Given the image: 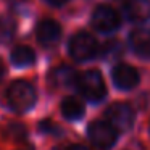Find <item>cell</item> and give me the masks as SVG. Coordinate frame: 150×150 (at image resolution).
<instances>
[{"instance_id":"obj_1","label":"cell","mask_w":150,"mask_h":150,"mask_svg":"<svg viewBox=\"0 0 150 150\" xmlns=\"http://www.w3.org/2000/svg\"><path fill=\"white\" fill-rule=\"evenodd\" d=\"M7 105L13 113L24 115L36 107L37 92L28 81H13L5 92Z\"/></svg>"},{"instance_id":"obj_2","label":"cell","mask_w":150,"mask_h":150,"mask_svg":"<svg viewBox=\"0 0 150 150\" xmlns=\"http://www.w3.org/2000/svg\"><path fill=\"white\" fill-rule=\"evenodd\" d=\"M74 87L79 91V94L89 102H102L107 95V86H105L103 76L97 69H87V71L78 74Z\"/></svg>"},{"instance_id":"obj_3","label":"cell","mask_w":150,"mask_h":150,"mask_svg":"<svg viewBox=\"0 0 150 150\" xmlns=\"http://www.w3.org/2000/svg\"><path fill=\"white\" fill-rule=\"evenodd\" d=\"M87 137L97 149L110 150L118 140V131L108 121H92L87 127Z\"/></svg>"},{"instance_id":"obj_4","label":"cell","mask_w":150,"mask_h":150,"mask_svg":"<svg viewBox=\"0 0 150 150\" xmlns=\"http://www.w3.org/2000/svg\"><path fill=\"white\" fill-rule=\"evenodd\" d=\"M68 50L73 60H76V62H87V60L94 58L97 55L98 45H97V40L89 33H78L71 37Z\"/></svg>"},{"instance_id":"obj_5","label":"cell","mask_w":150,"mask_h":150,"mask_svg":"<svg viewBox=\"0 0 150 150\" xmlns=\"http://www.w3.org/2000/svg\"><path fill=\"white\" fill-rule=\"evenodd\" d=\"M105 118L116 131H127L134 123V110L127 103L116 102L105 110Z\"/></svg>"},{"instance_id":"obj_6","label":"cell","mask_w":150,"mask_h":150,"mask_svg":"<svg viewBox=\"0 0 150 150\" xmlns=\"http://www.w3.org/2000/svg\"><path fill=\"white\" fill-rule=\"evenodd\" d=\"M120 23V15L108 5H100L92 13V24L95 29L102 31V33H111V31L118 29Z\"/></svg>"},{"instance_id":"obj_7","label":"cell","mask_w":150,"mask_h":150,"mask_svg":"<svg viewBox=\"0 0 150 150\" xmlns=\"http://www.w3.org/2000/svg\"><path fill=\"white\" fill-rule=\"evenodd\" d=\"M111 79H113L115 86L118 89H121V91H129V89H134L139 84V73L132 66L120 63L111 71Z\"/></svg>"},{"instance_id":"obj_8","label":"cell","mask_w":150,"mask_h":150,"mask_svg":"<svg viewBox=\"0 0 150 150\" xmlns=\"http://www.w3.org/2000/svg\"><path fill=\"white\" fill-rule=\"evenodd\" d=\"M37 40L45 47H52L62 37V26L53 20H44L37 24Z\"/></svg>"},{"instance_id":"obj_9","label":"cell","mask_w":150,"mask_h":150,"mask_svg":"<svg viewBox=\"0 0 150 150\" xmlns=\"http://www.w3.org/2000/svg\"><path fill=\"white\" fill-rule=\"evenodd\" d=\"M76 78L78 73L71 68V66L62 65L58 68L52 69V73L49 74V81L55 87H71L76 84Z\"/></svg>"},{"instance_id":"obj_10","label":"cell","mask_w":150,"mask_h":150,"mask_svg":"<svg viewBox=\"0 0 150 150\" xmlns=\"http://www.w3.org/2000/svg\"><path fill=\"white\" fill-rule=\"evenodd\" d=\"M124 13L131 21H144L150 16V0H127L124 4Z\"/></svg>"},{"instance_id":"obj_11","label":"cell","mask_w":150,"mask_h":150,"mask_svg":"<svg viewBox=\"0 0 150 150\" xmlns=\"http://www.w3.org/2000/svg\"><path fill=\"white\" fill-rule=\"evenodd\" d=\"M60 110H62L63 118L68 121H79L86 113L84 103L76 97H65L62 100Z\"/></svg>"},{"instance_id":"obj_12","label":"cell","mask_w":150,"mask_h":150,"mask_svg":"<svg viewBox=\"0 0 150 150\" xmlns=\"http://www.w3.org/2000/svg\"><path fill=\"white\" fill-rule=\"evenodd\" d=\"M129 42L132 50L136 52V55H139L140 58H150V36L144 31H134L129 37Z\"/></svg>"},{"instance_id":"obj_13","label":"cell","mask_w":150,"mask_h":150,"mask_svg":"<svg viewBox=\"0 0 150 150\" xmlns=\"http://www.w3.org/2000/svg\"><path fill=\"white\" fill-rule=\"evenodd\" d=\"M10 58H11V63L15 66L24 68V66L34 65V62H36V52L28 45H18L11 50Z\"/></svg>"},{"instance_id":"obj_14","label":"cell","mask_w":150,"mask_h":150,"mask_svg":"<svg viewBox=\"0 0 150 150\" xmlns=\"http://www.w3.org/2000/svg\"><path fill=\"white\" fill-rule=\"evenodd\" d=\"M37 129H39V132L45 134V136H55V137H62L63 136V129L57 123H53L52 120H49V118L39 121Z\"/></svg>"},{"instance_id":"obj_15","label":"cell","mask_w":150,"mask_h":150,"mask_svg":"<svg viewBox=\"0 0 150 150\" xmlns=\"http://www.w3.org/2000/svg\"><path fill=\"white\" fill-rule=\"evenodd\" d=\"M16 24L10 16L0 18V40H10L15 36Z\"/></svg>"},{"instance_id":"obj_16","label":"cell","mask_w":150,"mask_h":150,"mask_svg":"<svg viewBox=\"0 0 150 150\" xmlns=\"http://www.w3.org/2000/svg\"><path fill=\"white\" fill-rule=\"evenodd\" d=\"M5 136L10 137V139H15V140H24L28 136V131L20 123H10L5 127Z\"/></svg>"},{"instance_id":"obj_17","label":"cell","mask_w":150,"mask_h":150,"mask_svg":"<svg viewBox=\"0 0 150 150\" xmlns=\"http://www.w3.org/2000/svg\"><path fill=\"white\" fill-rule=\"evenodd\" d=\"M65 150H89V149H87V147H84V145H81V144H73V145L66 147Z\"/></svg>"},{"instance_id":"obj_18","label":"cell","mask_w":150,"mask_h":150,"mask_svg":"<svg viewBox=\"0 0 150 150\" xmlns=\"http://www.w3.org/2000/svg\"><path fill=\"white\" fill-rule=\"evenodd\" d=\"M4 76H5V65H4V62L0 60V81H2Z\"/></svg>"},{"instance_id":"obj_19","label":"cell","mask_w":150,"mask_h":150,"mask_svg":"<svg viewBox=\"0 0 150 150\" xmlns=\"http://www.w3.org/2000/svg\"><path fill=\"white\" fill-rule=\"evenodd\" d=\"M49 4H52V5H63L66 2V0H47Z\"/></svg>"},{"instance_id":"obj_20","label":"cell","mask_w":150,"mask_h":150,"mask_svg":"<svg viewBox=\"0 0 150 150\" xmlns=\"http://www.w3.org/2000/svg\"><path fill=\"white\" fill-rule=\"evenodd\" d=\"M16 150H34L33 147H23V149H16Z\"/></svg>"}]
</instances>
